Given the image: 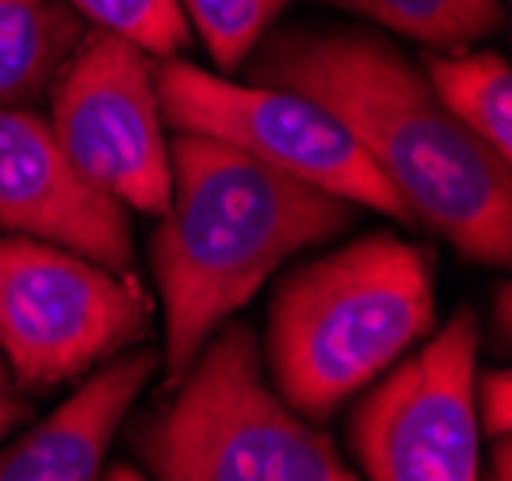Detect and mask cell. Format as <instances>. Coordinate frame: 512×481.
Segmentation results:
<instances>
[{"label": "cell", "mask_w": 512, "mask_h": 481, "mask_svg": "<svg viewBox=\"0 0 512 481\" xmlns=\"http://www.w3.org/2000/svg\"><path fill=\"white\" fill-rule=\"evenodd\" d=\"M81 35L69 0H0V107L43 96Z\"/></svg>", "instance_id": "obj_11"}, {"label": "cell", "mask_w": 512, "mask_h": 481, "mask_svg": "<svg viewBox=\"0 0 512 481\" xmlns=\"http://www.w3.org/2000/svg\"><path fill=\"white\" fill-rule=\"evenodd\" d=\"M188 27L203 35V46L222 69H237L249 62L256 46L264 42L268 27L291 0H180Z\"/></svg>", "instance_id": "obj_15"}, {"label": "cell", "mask_w": 512, "mask_h": 481, "mask_svg": "<svg viewBox=\"0 0 512 481\" xmlns=\"http://www.w3.org/2000/svg\"><path fill=\"white\" fill-rule=\"evenodd\" d=\"M23 413H27V409H23L16 386H12V375H8V367L0 363V440L20 424Z\"/></svg>", "instance_id": "obj_17"}, {"label": "cell", "mask_w": 512, "mask_h": 481, "mask_svg": "<svg viewBox=\"0 0 512 481\" xmlns=\"http://www.w3.org/2000/svg\"><path fill=\"white\" fill-rule=\"evenodd\" d=\"M253 84L333 111L413 218L482 264L512 256V172L451 119L432 84L367 31H283L249 54Z\"/></svg>", "instance_id": "obj_1"}, {"label": "cell", "mask_w": 512, "mask_h": 481, "mask_svg": "<svg viewBox=\"0 0 512 481\" xmlns=\"http://www.w3.org/2000/svg\"><path fill=\"white\" fill-rule=\"evenodd\" d=\"M153 371L157 356L150 348L111 359L43 424L0 451V481H100L115 428Z\"/></svg>", "instance_id": "obj_10"}, {"label": "cell", "mask_w": 512, "mask_h": 481, "mask_svg": "<svg viewBox=\"0 0 512 481\" xmlns=\"http://www.w3.org/2000/svg\"><path fill=\"white\" fill-rule=\"evenodd\" d=\"M0 230L88 256L111 272L134 264L127 207L111 199L54 142L46 119L0 107Z\"/></svg>", "instance_id": "obj_9"}, {"label": "cell", "mask_w": 512, "mask_h": 481, "mask_svg": "<svg viewBox=\"0 0 512 481\" xmlns=\"http://www.w3.org/2000/svg\"><path fill=\"white\" fill-rule=\"evenodd\" d=\"M134 279L31 237H0V352L23 390H50L142 340Z\"/></svg>", "instance_id": "obj_6"}, {"label": "cell", "mask_w": 512, "mask_h": 481, "mask_svg": "<svg viewBox=\"0 0 512 481\" xmlns=\"http://www.w3.org/2000/svg\"><path fill=\"white\" fill-rule=\"evenodd\" d=\"M344 12L379 23L432 50H463L470 42L497 35L505 23L501 0H329Z\"/></svg>", "instance_id": "obj_13"}, {"label": "cell", "mask_w": 512, "mask_h": 481, "mask_svg": "<svg viewBox=\"0 0 512 481\" xmlns=\"http://www.w3.org/2000/svg\"><path fill=\"white\" fill-rule=\"evenodd\" d=\"M436 321L432 256L394 233H371L291 272L272 298L268 363L299 417L337 405L390 371Z\"/></svg>", "instance_id": "obj_3"}, {"label": "cell", "mask_w": 512, "mask_h": 481, "mask_svg": "<svg viewBox=\"0 0 512 481\" xmlns=\"http://www.w3.org/2000/svg\"><path fill=\"white\" fill-rule=\"evenodd\" d=\"M512 447H509V436H501L497 440V451H493V459H490V470H493V478L486 481H512Z\"/></svg>", "instance_id": "obj_18"}, {"label": "cell", "mask_w": 512, "mask_h": 481, "mask_svg": "<svg viewBox=\"0 0 512 481\" xmlns=\"http://www.w3.org/2000/svg\"><path fill=\"white\" fill-rule=\"evenodd\" d=\"M478 317L459 310L356 405L367 481H478Z\"/></svg>", "instance_id": "obj_8"}, {"label": "cell", "mask_w": 512, "mask_h": 481, "mask_svg": "<svg viewBox=\"0 0 512 481\" xmlns=\"http://www.w3.org/2000/svg\"><path fill=\"white\" fill-rule=\"evenodd\" d=\"M169 165L153 272L165 302V378L176 386L264 279L348 226V203L203 134L176 130Z\"/></svg>", "instance_id": "obj_2"}, {"label": "cell", "mask_w": 512, "mask_h": 481, "mask_svg": "<svg viewBox=\"0 0 512 481\" xmlns=\"http://www.w3.org/2000/svg\"><path fill=\"white\" fill-rule=\"evenodd\" d=\"M104 481H146V478H142L134 466H123V462H119V466H111V470H107Z\"/></svg>", "instance_id": "obj_19"}, {"label": "cell", "mask_w": 512, "mask_h": 481, "mask_svg": "<svg viewBox=\"0 0 512 481\" xmlns=\"http://www.w3.org/2000/svg\"><path fill=\"white\" fill-rule=\"evenodd\" d=\"M50 134L88 180L123 207L161 218L172 165L150 54L134 42L85 31L50 84Z\"/></svg>", "instance_id": "obj_7"}, {"label": "cell", "mask_w": 512, "mask_h": 481, "mask_svg": "<svg viewBox=\"0 0 512 481\" xmlns=\"http://www.w3.org/2000/svg\"><path fill=\"white\" fill-rule=\"evenodd\" d=\"M176 398L138 428L157 481H360L325 432L268 390L256 336L226 321Z\"/></svg>", "instance_id": "obj_4"}, {"label": "cell", "mask_w": 512, "mask_h": 481, "mask_svg": "<svg viewBox=\"0 0 512 481\" xmlns=\"http://www.w3.org/2000/svg\"><path fill=\"white\" fill-rule=\"evenodd\" d=\"M425 81L455 123L512 161V69L493 50H444L425 58Z\"/></svg>", "instance_id": "obj_12"}, {"label": "cell", "mask_w": 512, "mask_h": 481, "mask_svg": "<svg viewBox=\"0 0 512 481\" xmlns=\"http://www.w3.org/2000/svg\"><path fill=\"white\" fill-rule=\"evenodd\" d=\"M153 84L165 123L180 134L226 142L344 203L413 222L402 195L390 188L348 126L310 96L272 84H234L176 58H165Z\"/></svg>", "instance_id": "obj_5"}, {"label": "cell", "mask_w": 512, "mask_h": 481, "mask_svg": "<svg viewBox=\"0 0 512 481\" xmlns=\"http://www.w3.org/2000/svg\"><path fill=\"white\" fill-rule=\"evenodd\" d=\"M69 4L96 31L134 42L142 54L153 58H172L192 39L180 0H69Z\"/></svg>", "instance_id": "obj_14"}, {"label": "cell", "mask_w": 512, "mask_h": 481, "mask_svg": "<svg viewBox=\"0 0 512 481\" xmlns=\"http://www.w3.org/2000/svg\"><path fill=\"white\" fill-rule=\"evenodd\" d=\"M497 317H501V329L509 333V287H501L497 294Z\"/></svg>", "instance_id": "obj_20"}, {"label": "cell", "mask_w": 512, "mask_h": 481, "mask_svg": "<svg viewBox=\"0 0 512 481\" xmlns=\"http://www.w3.org/2000/svg\"><path fill=\"white\" fill-rule=\"evenodd\" d=\"M474 417L478 432H486L493 440L509 436L512 424V375L509 371H482L474 375Z\"/></svg>", "instance_id": "obj_16"}]
</instances>
